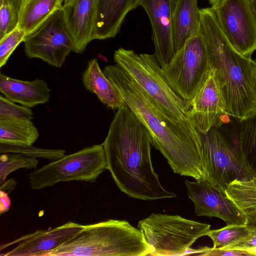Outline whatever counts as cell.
<instances>
[{"label": "cell", "instance_id": "cell-33", "mask_svg": "<svg viewBox=\"0 0 256 256\" xmlns=\"http://www.w3.org/2000/svg\"><path fill=\"white\" fill-rule=\"evenodd\" d=\"M11 206V201L8 194L0 190V213L2 214L8 212Z\"/></svg>", "mask_w": 256, "mask_h": 256}, {"label": "cell", "instance_id": "cell-28", "mask_svg": "<svg viewBox=\"0 0 256 256\" xmlns=\"http://www.w3.org/2000/svg\"><path fill=\"white\" fill-rule=\"evenodd\" d=\"M21 0H0V40L18 28Z\"/></svg>", "mask_w": 256, "mask_h": 256}, {"label": "cell", "instance_id": "cell-6", "mask_svg": "<svg viewBox=\"0 0 256 256\" xmlns=\"http://www.w3.org/2000/svg\"><path fill=\"white\" fill-rule=\"evenodd\" d=\"M210 225L178 215L152 214L139 221L138 228L151 248L150 256L196 254L192 248L200 238L206 236Z\"/></svg>", "mask_w": 256, "mask_h": 256}, {"label": "cell", "instance_id": "cell-20", "mask_svg": "<svg viewBox=\"0 0 256 256\" xmlns=\"http://www.w3.org/2000/svg\"><path fill=\"white\" fill-rule=\"evenodd\" d=\"M82 81L85 88L96 94L108 108L118 110L124 103L120 92L101 70L96 58L88 62Z\"/></svg>", "mask_w": 256, "mask_h": 256}, {"label": "cell", "instance_id": "cell-36", "mask_svg": "<svg viewBox=\"0 0 256 256\" xmlns=\"http://www.w3.org/2000/svg\"><path fill=\"white\" fill-rule=\"evenodd\" d=\"M223 0H208L211 7H214L218 5Z\"/></svg>", "mask_w": 256, "mask_h": 256}, {"label": "cell", "instance_id": "cell-34", "mask_svg": "<svg viewBox=\"0 0 256 256\" xmlns=\"http://www.w3.org/2000/svg\"><path fill=\"white\" fill-rule=\"evenodd\" d=\"M0 190H2L10 193L16 188V181L12 178L4 180L2 183L0 184Z\"/></svg>", "mask_w": 256, "mask_h": 256}, {"label": "cell", "instance_id": "cell-5", "mask_svg": "<svg viewBox=\"0 0 256 256\" xmlns=\"http://www.w3.org/2000/svg\"><path fill=\"white\" fill-rule=\"evenodd\" d=\"M114 60L166 114L194 126L190 115V102L184 100L172 90L154 54H138L133 50L120 48L114 52Z\"/></svg>", "mask_w": 256, "mask_h": 256}, {"label": "cell", "instance_id": "cell-13", "mask_svg": "<svg viewBox=\"0 0 256 256\" xmlns=\"http://www.w3.org/2000/svg\"><path fill=\"white\" fill-rule=\"evenodd\" d=\"M176 0H139L146 12L152 27L154 56L162 68L168 64L176 54L172 24Z\"/></svg>", "mask_w": 256, "mask_h": 256}, {"label": "cell", "instance_id": "cell-30", "mask_svg": "<svg viewBox=\"0 0 256 256\" xmlns=\"http://www.w3.org/2000/svg\"><path fill=\"white\" fill-rule=\"evenodd\" d=\"M26 36L22 29L16 28L0 40V68L4 66L18 45Z\"/></svg>", "mask_w": 256, "mask_h": 256}, {"label": "cell", "instance_id": "cell-4", "mask_svg": "<svg viewBox=\"0 0 256 256\" xmlns=\"http://www.w3.org/2000/svg\"><path fill=\"white\" fill-rule=\"evenodd\" d=\"M151 248L142 232L126 220L83 225L63 245L43 256H145Z\"/></svg>", "mask_w": 256, "mask_h": 256}, {"label": "cell", "instance_id": "cell-23", "mask_svg": "<svg viewBox=\"0 0 256 256\" xmlns=\"http://www.w3.org/2000/svg\"><path fill=\"white\" fill-rule=\"evenodd\" d=\"M225 192L246 216L247 224L252 225L256 220V176L249 180H233Z\"/></svg>", "mask_w": 256, "mask_h": 256}, {"label": "cell", "instance_id": "cell-8", "mask_svg": "<svg viewBox=\"0 0 256 256\" xmlns=\"http://www.w3.org/2000/svg\"><path fill=\"white\" fill-rule=\"evenodd\" d=\"M107 170L104 146L94 144L74 153L64 155L30 174V187L35 190L52 186L62 182H95Z\"/></svg>", "mask_w": 256, "mask_h": 256}, {"label": "cell", "instance_id": "cell-35", "mask_svg": "<svg viewBox=\"0 0 256 256\" xmlns=\"http://www.w3.org/2000/svg\"><path fill=\"white\" fill-rule=\"evenodd\" d=\"M248 2L256 19V0H248Z\"/></svg>", "mask_w": 256, "mask_h": 256}, {"label": "cell", "instance_id": "cell-22", "mask_svg": "<svg viewBox=\"0 0 256 256\" xmlns=\"http://www.w3.org/2000/svg\"><path fill=\"white\" fill-rule=\"evenodd\" d=\"M65 0H21L18 28L26 35L54 12L62 8Z\"/></svg>", "mask_w": 256, "mask_h": 256}, {"label": "cell", "instance_id": "cell-26", "mask_svg": "<svg viewBox=\"0 0 256 256\" xmlns=\"http://www.w3.org/2000/svg\"><path fill=\"white\" fill-rule=\"evenodd\" d=\"M38 160L21 154L7 153L0 156V184L12 172L20 168L36 169Z\"/></svg>", "mask_w": 256, "mask_h": 256}, {"label": "cell", "instance_id": "cell-16", "mask_svg": "<svg viewBox=\"0 0 256 256\" xmlns=\"http://www.w3.org/2000/svg\"><path fill=\"white\" fill-rule=\"evenodd\" d=\"M96 4L97 0H70L64 4V20L76 53L84 52L93 40Z\"/></svg>", "mask_w": 256, "mask_h": 256}, {"label": "cell", "instance_id": "cell-19", "mask_svg": "<svg viewBox=\"0 0 256 256\" xmlns=\"http://www.w3.org/2000/svg\"><path fill=\"white\" fill-rule=\"evenodd\" d=\"M200 26V14L198 0H176L172 24L176 52L199 30Z\"/></svg>", "mask_w": 256, "mask_h": 256}, {"label": "cell", "instance_id": "cell-1", "mask_svg": "<svg viewBox=\"0 0 256 256\" xmlns=\"http://www.w3.org/2000/svg\"><path fill=\"white\" fill-rule=\"evenodd\" d=\"M103 72L146 128L152 145L174 172L195 180L205 178L201 134L196 128L166 114L120 66H107Z\"/></svg>", "mask_w": 256, "mask_h": 256}, {"label": "cell", "instance_id": "cell-14", "mask_svg": "<svg viewBox=\"0 0 256 256\" xmlns=\"http://www.w3.org/2000/svg\"><path fill=\"white\" fill-rule=\"evenodd\" d=\"M83 225L69 222L50 230H38L8 244H1L0 252L17 244L13 249L0 256H43L63 245L82 228Z\"/></svg>", "mask_w": 256, "mask_h": 256}, {"label": "cell", "instance_id": "cell-32", "mask_svg": "<svg viewBox=\"0 0 256 256\" xmlns=\"http://www.w3.org/2000/svg\"><path fill=\"white\" fill-rule=\"evenodd\" d=\"M250 226L251 231L250 236L248 240L232 246L228 250H240L246 252L256 250V226Z\"/></svg>", "mask_w": 256, "mask_h": 256}, {"label": "cell", "instance_id": "cell-39", "mask_svg": "<svg viewBox=\"0 0 256 256\" xmlns=\"http://www.w3.org/2000/svg\"><path fill=\"white\" fill-rule=\"evenodd\" d=\"M255 74H256V61L255 64Z\"/></svg>", "mask_w": 256, "mask_h": 256}, {"label": "cell", "instance_id": "cell-21", "mask_svg": "<svg viewBox=\"0 0 256 256\" xmlns=\"http://www.w3.org/2000/svg\"><path fill=\"white\" fill-rule=\"evenodd\" d=\"M238 124L232 148L244 166L256 176V110Z\"/></svg>", "mask_w": 256, "mask_h": 256}, {"label": "cell", "instance_id": "cell-15", "mask_svg": "<svg viewBox=\"0 0 256 256\" xmlns=\"http://www.w3.org/2000/svg\"><path fill=\"white\" fill-rule=\"evenodd\" d=\"M190 104V120L200 134L219 128L226 122L224 118L228 115L212 70Z\"/></svg>", "mask_w": 256, "mask_h": 256}, {"label": "cell", "instance_id": "cell-24", "mask_svg": "<svg viewBox=\"0 0 256 256\" xmlns=\"http://www.w3.org/2000/svg\"><path fill=\"white\" fill-rule=\"evenodd\" d=\"M38 136L32 120H0V143L32 146Z\"/></svg>", "mask_w": 256, "mask_h": 256}, {"label": "cell", "instance_id": "cell-9", "mask_svg": "<svg viewBox=\"0 0 256 256\" xmlns=\"http://www.w3.org/2000/svg\"><path fill=\"white\" fill-rule=\"evenodd\" d=\"M24 52L29 58H39L51 66L62 67L74 50L73 40L64 20L62 8L52 14L26 36Z\"/></svg>", "mask_w": 256, "mask_h": 256}, {"label": "cell", "instance_id": "cell-10", "mask_svg": "<svg viewBox=\"0 0 256 256\" xmlns=\"http://www.w3.org/2000/svg\"><path fill=\"white\" fill-rule=\"evenodd\" d=\"M201 138L206 180L225 192L233 180H249L254 177L218 128H212L201 134Z\"/></svg>", "mask_w": 256, "mask_h": 256}, {"label": "cell", "instance_id": "cell-18", "mask_svg": "<svg viewBox=\"0 0 256 256\" xmlns=\"http://www.w3.org/2000/svg\"><path fill=\"white\" fill-rule=\"evenodd\" d=\"M0 92L10 101L31 108L48 102L50 90L42 79L22 80L0 72Z\"/></svg>", "mask_w": 256, "mask_h": 256}, {"label": "cell", "instance_id": "cell-12", "mask_svg": "<svg viewBox=\"0 0 256 256\" xmlns=\"http://www.w3.org/2000/svg\"><path fill=\"white\" fill-rule=\"evenodd\" d=\"M188 197L194 204V210L198 216L216 217L226 225H246L248 220L224 191L204 178L194 182L185 180Z\"/></svg>", "mask_w": 256, "mask_h": 256}, {"label": "cell", "instance_id": "cell-3", "mask_svg": "<svg viewBox=\"0 0 256 256\" xmlns=\"http://www.w3.org/2000/svg\"><path fill=\"white\" fill-rule=\"evenodd\" d=\"M200 30L226 113L239 122L256 110V61L230 44L211 8L200 9Z\"/></svg>", "mask_w": 256, "mask_h": 256}, {"label": "cell", "instance_id": "cell-2", "mask_svg": "<svg viewBox=\"0 0 256 256\" xmlns=\"http://www.w3.org/2000/svg\"><path fill=\"white\" fill-rule=\"evenodd\" d=\"M102 144L107 170L122 192L144 200L176 196L160 182L152 162L149 133L125 102L118 109Z\"/></svg>", "mask_w": 256, "mask_h": 256}, {"label": "cell", "instance_id": "cell-37", "mask_svg": "<svg viewBox=\"0 0 256 256\" xmlns=\"http://www.w3.org/2000/svg\"><path fill=\"white\" fill-rule=\"evenodd\" d=\"M250 253L252 254V256H256V250H252L250 251Z\"/></svg>", "mask_w": 256, "mask_h": 256}, {"label": "cell", "instance_id": "cell-17", "mask_svg": "<svg viewBox=\"0 0 256 256\" xmlns=\"http://www.w3.org/2000/svg\"><path fill=\"white\" fill-rule=\"evenodd\" d=\"M139 0H97L93 40L114 38L120 32L126 14Z\"/></svg>", "mask_w": 256, "mask_h": 256}, {"label": "cell", "instance_id": "cell-11", "mask_svg": "<svg viewBox=\"0 0 256 256\" xmlns=\"http://www.w3.org/2000/svg\"><path fill=\"white\" fill-rule=\"evenodd\" d=\"M211 8L230 44L252 58L256 50V19L248 0H223Z\"/></svg>", "mask_w": 256, "mask_h": 256}, {"label": "cell", "instance_id": "cell-31", "mask_svg": "<svg viewBox=\"0 0 256 256\" xmlns=\"http://www.w3.org/2000/svg\"><path fill=\"white\" fill-rule=\"evenodd\" d=\"M200 255L202 256H250V254L246 251L236 250H222V249H213L212 248L208 247L205 252Z\"/></svg>", "mask_w": 256, "mask_h": 256}, {"label": "cell", "instance_id": "cell-29", "mask_svg": "<svg viewBox=\"0 0 256 256\" xmlns=\"http://www.w3.org/2000/svg\"><path fill=\"white\" fill-rule=\"evenodd\" d=\"M33 118V112L30 108L16 104L0 96V120H30Z\"/></svg>", "mask_w": 256, "mask_h": 256}, {"label": "cell", "instance_id": "cell-40", "mask_svg": "<svg viewBox=\"0 0 256 256\" xmlns=\"http://www.w3.org/2000/svg\"><path fill=\"white\" fill-rule=\"evenodd\" d=\"M70 0H65V2H68V1H70Z\"/></svg>", "mask_w": 256, "mask_h": 256}, {"label": "cell", "instance_id": "cell-25", "mask_svg": "<svg viewBox=\"0 0 256 256\" xmlns=\"http://www.w3.org/2000/svg\"><path fill=\"white\" fill-rule=\"evenodd\" d=\"M251 229L248 224L226 225L218 230H210L206 236L213 242V249L228 250L249 238Z\"/></svg>", "mask_w": 256, "mask_h": 256}, {"label": "cell", "instance_id": "cell-38", "mask_svg": "<svg viewBox=\"0 0 256 256\" xmlns=\"http://www.w3.org/2000/svg\"><path fill=\"white\" fill-rule=\"evenodd\" d=\"M256 226V220L254 222L251 226Z\"/></svg>", "mask_w": 256, "mask_h": 256}, {"label": "cell", "instance_id": "cell-7", "mask_svg": "<svg viewBox=\"0 0 256 256\" xmlns=\"http://www.w3.org/2000/svg\"><path fill=\"white\" fill-rule=\"evenodd\" d=\"M162 71L172 90L182 99L190 102L194 98L212 71L200 28Z\"/></svg>", "mask_w": 256, "mask_h": 256}, {"label": "cell", "instance_id": "cell-27", "mask_svg": "<svg viewBox=\"0 0 256 256\" xmlns=\"http://www.w3.org/2000/svg\"><path fill=\"white\" fill-rule=\"evenodd\" d=\"M0 153H18L35 158H42L54 161L65 155L63 150L44 149L32 146L0 143Z\"/></svg>", "mask_w": 256, "mask_h": 256}]
</instances>
